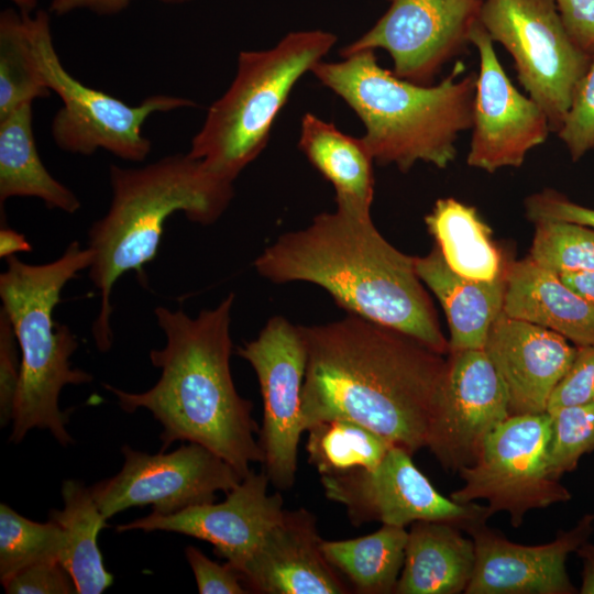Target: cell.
<instances>
[{
  "instance_id": "6da1fadb",
  "label": "cell",
  "mask_w": 594,
  "mask_h": 594,
  "mask_svg": "<svg viewBox=\"0 0 594 594\" xmlns=\"http://www.w3.org/2000/svg\"><path fill=\"white\" fill-rule=\"evenodd\" d=\"M300 329L307 354L300 405L305 431L320 421L348 419L411 454L426 447L444 355L353 314Z\"/></svg>"
},
{
  "instance_id": "7a4b0ae2",
  "label": "cell",
  "mask_w": 594,
  "mask_h": 594,
  "mask_svg": "<svg viewBox=\"0 0 594 594\" xmlns=\"http://www.w3.org/2000/svg\"><path fill=\"white\" fill-rule=\"evenodd\" d=\"M253 265L273 283L318 285L349 314L449 354V340L417 274L416 256L386 241L370 211L337 206L319 213L306 228L279 235Z\"/></svg>"
},
{
  "instance_id": "3957f363",
  "label": "cell",
  "mask_w": 594,
  "mask_h": 594,
  "mask_svg": "<svg viewBox=\"0 0 594 594\" xmlns=\"http://www.w3.org/2000/svg\"><path fill=\"white\" fill-rule=\"evenodd\" d=\"M234 294L196 317L183 309H154L166 337L150 360L161 371L147 391L131 393L105 384L122 410H148L162 426L161 451L176 441L201 444L217 453L244 477L251 463L263 462L253 404L237 391L230 370L231 310Z\"/></svg>"
},
{
  "instance_id": "277c9868",
  "label": "cell",
  "mask_w": 594,
  "mask_h": 594,
  "mask_svg": "<svg viewBox=\"0 0 594 594\" xmlns=\"http://www.w3.org/2000/svg\"><path fill=\"white\" fill-rule=\"evenodd\" d=\"M109 180L110 206L89 228L87 245L92 252L89 279L100 296L91 327L100 352H108L113 342V286L128 272L143 275L144 265L157 253L166 220L182 211L191 222L212 224L234 196L233 183L188 153L166 155L141 167L111 165Z\"/></svg>"
},
{
  "instance_id": "5b68a950",
  "label": "cell",
  "mask_w": 594,
  "mask_h": 594,
  "mask_svg": "<svg viewBox=\"0 0 594 594\" xmlns=\"http://www.w3.org/2000/svg\"><path fill=\"white\" fill-rule=\"evenodd\" d=\"M458 63L438 84L420 85L383 68L374 51L319 62L311 74L355 112L375 163L408 172L417 162L448 167L472 127L476 74Z\"/></svg>"
},
{
  "instance_id": "8992f818",
  "label": "cell",
  "mask_w": 594,
  "mask_h": 594,
  "mask_svg": "<svg viewBox=\"0 0 594 594\" xmlns=\"http://www.w3.org/2000/svg\"><path fill=\"white\" fill-rule=\"evenodd\" d=\"M6 262L0 274L1 310L12 324L21 352L9 440L19 443L37 428L48 430L67 447L74 440L66 428L68 413L59 408L61 392L66 385L90 383L94 377L72 367L78 341L68 326L53 319V311L65 285L90 267L92 252L74 241L53 262L29 264L16 255Z\"/></svg>"
},
{
  "instance_id": "52a82bcc",
  "label": "cell",
  "mask_w": 594,
  "mask_h": 594,
  "mask_svg": "<svg viewBox=\"0 0 594 594\" xmlns=\"http://www.w3.org/2000/svg\"><path fill=\"white\" fill-rule=\"evenodd\" d=\"M336 43L331 32L301 30L289 32L271 48L240 52L234 79L209 107L189 156L233 183L266 146L295 85Z\"/></svg>"
},
{
  "instance_id": "ba28073f",
  "label": "cell",
  "mask_w": 594,
  "mask_h": 594,
  "mask_svg": "<svg viewBox=\"0 0 594 594\" xmlns=\"http://www.w3.org/2000/svg\"><path fill=\"white\" fill-rule=\"evenodd\" d=\"M50 12L28 15V25L38 72L50 91L62 100L51 134L64 152L89 156L98 150L130 162H143L152 150L142 128L154 113L196 107V102L170 95H152L131 106L91 88L67 72L55 50Z\"/></svg>"
},
{
  "instance_id": "9c48e42d",
  "label": "cell",
  "mask_w": 594,
  "mask_h": 594,
  "mask_svg": "<svg viewBox=\"0 0 594 594\" xmlns=\"http://www.w3.org/2000/svg\"><path fill=\"white\" fill-rule=\"evenodd\" d=\"M480 22L510 54L519 84L558 132L592 56L572 41L554 0H483Z\"/></svg>"
},
{
  "instance_id": "30bf717a",
  "label": "cell",
  "mask_w": 594,
  "mask_h": 594,
  "mask_svg": "<svg viewBox=\"0 0 594 594\" xmlns=\"http://www.w3.org/2000/svg\"><path fill=\"white\" fill-rule=\"evenodd\" d=\"M551 418L510 415L487 438L479 459L459 471L463 486L450 497L458 503L487 502L493 514L505 512L518 528L527 513L572 498L546 468Z\"/></svg>"
},
{
  "instance_id": "8fae6325",
  "label": "cell",
  "mask_w": 594,
  "mask_h": 594,
  "mask_svg": "<svg viewBox=\"0 0 594 594\" xmlns=\"http://www.w3.org/2000/svg\"><path fill=\"white\" fill-rule=\"evenodd\" d=\"M411 453L393 446L373 469L321 475L328 499L343 505L351 524L406 527L418 520L447 521L468 530L494 515L487 505L458 503L439 493Z\"/></svg>"
},
{
  "instance_id": "7c38bea8",
  "label": "cell",
  "mask_w": 594,
  "mask_h": 594,
  "mask_svg": "<svg viewBox=\"0 0 594 594\" xmlns=\"http://www.w3.org/2000/svg\"><path fill=\"white\" fill-rule=\"evenodd\" d=\"M122 469L91 486L92 496L109 519L135 506L172 515L190 506L212 503L217 492H229L243 479L208 448L189 442L165 453L150 454L123 446Z\"/></svg>"
},
{
  "instance_id": "4fadbf2b",
  "label": "cell",
  "mask_w": 594,
  "mask_h": 594,
  "mask_svg": "<svg viewBox=\"0 0 594 594\" xmlns=\"http://www.w3.org/2000/svg\"><path fill=\"white\" fill-rule=\"evenodd\" d=\"M254 370L263 399L258 443L271 484L290 488L296 480L306 346L300 326L272 317L257 337L238 349Z\"/></svg>"
},
{
  "instance_id": "5bb4252c",
  "label": "cell",
  "mask_w": 594,
  "mask_h": 594,
  "mask_svg": "<svg viewBox=\"0 0 594 594\" xmlns=\"http://www.w3.org/2000/svg\"><path fill=\"white\" fill-rule=\"evenodd\" d=\"M389 7L341 57L384 50L393 73L420 85L433 84L443 66L471 44L483 0H388Z\"/></svg>"
},
{
  "instance_id": "9a60e30c",
  "label": "cell",
  "mask_w": 594,
  "mask_h": 594,
  "mask_svg": "<svg viewBox=\"0 0 594 594\" xmlns=\"http://www.w3.org/2000/svg\"><path fill=\"white\" fill-rule=\"evenodd\" d=\"M509 416L506 386L485 350L449 352L426 448L443 469L459 472L475 463L490 435Z\"/></svg>"
},
{
  "instance_id": "2e32d148",
  "label": "cell",
  "mask_w": 594,
  "mask_h": 594,
  "mask_svg": "<svg viewBox=\"0 0 594 594\" xmlns=\"http://www.w3.org/2000/svg\"><path fill=\"white\" fill-rule=\"evenodd\" d=\"M471 44L477 50L480 65L466 163L487 173L520 167L527 154L547 141L549 119L536 101L513 85L481 22L471 34Z\"/></svg>"
},
{
  "instance_id": "e0dca14e",
  "label": "cell",
  "mask_w": 594,
  "mask_h": 594,
  "mask_svg": "<svg viewBox=\"0 0 594 594\" xmlns=\"http://www.w3.org/2000/svg\"><path fill=\"white\" fill-rule=\"evenodd\" d=\"M265 471L252 470L226 493L221 503L190 506L172 515H150L117 526V531L162 530L186 535L212 544L218 557L233 565L242 576L267 532L282 519L283 497L267 493Z\"/></svg>"
},
{
  "instance_id": "ac0fdd59",
  "label": "cell",
  "mask_w": 594,
  "mask_h": 594,
  "mask_svg": "<svg viewBox=\"0 0 594 594\" xmlns=\"http://www.w3.org/2000/svg\"><path fill=\"white\" fill-rule=\"evenodd\" d=\"M594 515L585 514L554 540L526 546L508 540L486 522L466 532L475 547V564L466 594H574L565 562L570 553L588 541Z\"/></svg>"
},
{
  "instance_id": "d6986e66",
  "label": "cell",
  "mask_w": 594,
  "mask_h": 594,
  "mask_svg": "<svg viewBox=\"0 0 594 594\" xmlns=\"http://www.w3.org/2000/svg\"><path fill=\"white\" fill-rule=\"evenodd\" d=\"M484 350L506 386L510 415L546 413L576 354L563 336L504 311L492 323Z\"/></svg>"
},
{
  "instance_id": "ffe728a7",
  "label": "cell",
  "mask_w": 594,
  "mask_h": 594,
  "mask_svg": "<svg viewBox=\"0 0 594 594\" xmlns=\"http://www.w3.org/2000/svg\"><path fill=\"white\" fill-rule=\"evenodd\" d=\"M317 519L306 508L284 510L242 573L250 593L346 594L343 576L324 557Z\"/></svg>"
},
{
  "instance_id": "44dd1931",
  "label": "cell",
  "mask_w": 594,
  "mask_h": 594,
  "mask_svg": "<svg viewBox=\"0 0 594 594\" xmlns=\"http://www.w3.org/2000/svg\"><path fill=\"white\" fill-rule=\"evenodd\" d=\"M503 311L552 330L575 346L594 344V304L529 255L508 263Z\"/></svg>"
},
{
  "instance_id": "7402d4cb",
  "label": "cell",
  "mask_w": 594,
  "mask_h": 594,
  "mask_svg": "<svg viewBox=\"0 0 594 594\" xmlns=\"http://www.w3.org/2000/svg\"><path fill=\"white\" fill-rule=\"evenodd\" d=\"M507 268L493 279H471L449 267L437 244L427 255L416 256L418 276L446 314L449 352L484 349L491 326L503 311Z\"/></svg>"
},
{
  "instance_id": "603a6c76",
  "label": "cell",
  "mask_w": 594,
  "mask_h": 594,
  "mask_svg": "<svg viewBox=\"0 0 594 594\" xmlns=\"http://www.w3.org/2000/svg\"><path fill=\"white\" fill-rule=\"evenodd\" d=\"M461 528L437 520L411 524L396 594H459L474 571L475 547Z\"/></svg>"
},
{
  "instance_id": "cb8c5ba5",
  "label": "cell",
  "mask_w": 594,
  "mask_h": 594,
  "mask_svg": "<svg viewBox=\"0 0 594 594\" xmlns=\"http://www.w3.org/2000/svg\"><path fill=\"white\" fill-rule=\"evenodd\" d=\"M298 147L332 184L337 206L371 210L374 160L362 138L345 134L333 123L307 112L301 118Z\"/></svg>"
},
{
  "instance_id": "d4e9b609",
  "label": "cell",
  "mask_w": 594,
  "mask_h": 594,
  "mask_svg": "<svg viewBox=\"0 0 594 594\" xmlns=\"http://www.w3.org/2000/svg\"><path fill=\"white\" fill-rule=\"evenodd\" d=\"M13 197H33L48 209L75 213L76 194L54 178L37 152L33 132L32 103L0 119V204Z\"/></svg>"
},
{
  "instance_id": "484cf974",
  "label": "cell",
  "mask_w": 594,
  "mask_h": 594,
  "mask_svg": "<svg viewBox=\"0 0 594 594\" xmlns=\"http://www.w3.org/2000/svg\"><path fill=\"white\" fill-rule=\"evenodd\" d=\"M63 508L51 509L48 519L56 522L64 534V546L58 561L70 574L78 594L103 593L113 576L103 564L97 537L108 528L90 487L77 480H66L62 485Z\"/></svg>"
},
{
  "instance_id": "4316f807",
  "label": "cell",
  "mask_w": 594,
  "mask_h": 594,
  "mask_svg": "<svg viewBox=\"0 0 594 594\" xmlns=\"http://www.w3.org/2000/svg\"><path fill=\"white\" fill-rule=\"evenodd\" d=\"M429 233L449 267L471 279L488 280L508 265L491 228L475 207L452 197L440 198L425 217Z\"/></svg>"
},
{
  "instance_id": "83f0119b",
  "label": "cell",
  "mask_w": 594,
  "mask_h": 594,
  "mask_svg": "<svg viewBox=\"0 0 594 594\" xmlns=\"http://www.w3.org/2000/svg\"><path fill=\"white\" fill-rule=\"evenodd\" d=\"M408 539L405 527L383 525L377 531L348 540L321 542L327 560L362 594L394 593Z\"/></svg>"
},
{
  "instance_id": "f1b7e54d",
  "label": "cell",
  "mask_w": 594,
  "mask_h": 594,
  "mask_svg": "<svg viewBox=\"0 0 594 594\" xmlns=\"http://www.w3.org/2000/svg\"><path fill=\"white\" fill-rule=\"evenodd\" d=\"M306 431L309 462L320 476L373 469L394 446L365 426L348 419L320 421Z\"/></svg>"
},
{
  "instance_id": "f546056e",
  "label": "cell",
  "mask_w": 594,
  "mask_h": 594,
  "mask_svg": "<svg viewBox=\"0 0 594 594\" xmlns=\"http://www.w3.org/2000/svg\"><path fill=\"white\" fill-rule=\"evenodd\" d=\"M51 91L38 72L28 15L7 9L0 14V119Z\"/></svg>"
},
{
  "instance_id": "4dcf8cb0",
  "label": "cell",
  "mask_w": 594,
  "mask_h": 594,
  "mask_svg": "<svg viewBox=\"0 0 594 594\" xmlns=\"http://www.w3.org/2000/svg\"><path fill=\"white\" fill-rule=\"evenodd\" d=\"M64 546L62 528L53 520L33 521L0 504V581L40 562L58 560Z\"/></svg>"
},
{
  "instance_id": "1f68e13d",
  "label": "cell",
  "mask_w": 594,
  "mask_h": 594,
  "mask_svg": "<svg viewBox=\"0 0 594 594\" xmlns=\"http://www.w3.org/2000/svg\"><path fill=\"white\" fill-rule=\"evenodd\" d=\"M529 256L542 268L563 275L594 271V229L566 221L535 223Z\"/></svg>"
},
{
  "instance_id": "d6a6232c",
  "label": "cell",
  "mask_w": 594,
  "mask_h": 594,
  "mask_svg": "<svg viewBox=\"0 0 594 594\" xmlns=\"http://www.w3.org/2000/svg\"><path fill=\"white\" fill-rule=\"evenodd\" d=\"M551 436L546 468L551 479L560 480L573 471L584 454L594 451V402L547 411Z\"/></svg>"
},
{
  "instance_id": "836d02e7",
  "label": "cell",
  "mask_w": 594,
  "mask_h": 594,
  "mask_svg": "<svg viewBox=\"0 0 594 594\" xmlns=\"http://www.w3.org/2000/svg\"><path fill=\"white\" fill-rule=\"evenodd\" d=\"M557 134L574 162L594 150V54Z\"/></svg>"
},
{
  "instance_id": "e575fe53",
  "label": "cell",
  "mask_w": 594,
  "mask_h": 594,
  "mask_svg": "<svg viewBox=\"0 0 594 594\" xmlns=\"http://www.w3.org/2000/svg\"><path fill=\"white\" fill-rule=\"evenodd\" d=\"M594 402V344L576 346L574 360L551 394L547 411Z\"/></svg>"
},
{
  "instance_id": "d590c367",
  "label": "cell",
  "mask_w": 594,
  "mask_h": 594,
  "mask_svg": "<svg viewBox=\"0 0 594 594\" xmlns=\"http://www.w3.org/2000/svg\"><path fill=\"white\" fill-rule=\"evenodd\" d=\"M8 594H69L76 593L70 574L58 560L35 563L8 580Z\"/></svg>"
},
{
  "instance_id": "8d00e7d4",
  "label": "cell",
  "mask_w": 594,
  "mask_h": 594,
  "mask_svg": "<svg viewBox=\"0 0 594 594\" xmlns=\"http://www.w3.org/2000/svg\"><path fill=\"white\" fill-rule=\"evenodd\" d=\"M185 557L195 575L200 594H245L250 591L242 585L239 571L229 562L220 564L204 554L198 548L188 546Z\"/></svg>"
},
{
  "instance_id": "74e56055",
  "label": "cell",
  "mask_w": 594,
  "mask_h": 594,
  "mask_svg": "<svg viewBox=\"0 0 594 594\" xmlns=\"http://www.w3.org/2000/svg\"><path fill=\"white\" fill-rule=\"evenodd\" d=\"M19 344L12 324L0 310V425L7 427L12 420L14 400L20 383Z\"/></svg>"
},
{
  "instance_id": "f35d334b",
  "label": "cell",
  "mask_w": 594,
  "mask_h": 594,
  "mask_svg": "<svg viewBox=\"0 0 594 594\" xmlns=\"http://www.w3.org/2000/svg\"><path fill=\"white\" fill-rule=\"evenodd\" d=\"M526 217L534 223L566 221L594 229V209L575 204L553 189H543L525 201Z\"/></svg>"
},
{
  "instance_id": "ab89813d",
  "label": "cell",
  "mask_w": 594,
  "mask_h": 594,
  "mask_svg": "<svg viewBox=\"0 0 594 594\" xmlns=\"http://www.w3.org/2000/svg\"><path fill=\"white\" fill-rule=\"evenodd\" d=\"M572 41L588 55L594 54V0H554Z\"/></svg>"
},
{
  "instance_id": "60d3db41",
  "label": "cell",
  "mask_w": 594,
  "mask_h": 594,
  "mask_svg": "<svg viewBox=\"0 0 594 594\" xmlns=\"http://www.w3.org/2000/svg\"><path fill=\"white\" fill-rule=\"evenodd\" d=\"M132 0H52L50 13L66 15L86 10L98 15H114L124 11Z\"/></svg>"
},
{
  "instance_id": "b9f144b4",
  "label": "cell",
  "mask_w": 594,
  "mask_h": 594,
  "mask_svg": "<svg viewBox=\"0 0 594 594\" xmlns=\"http://www.w3.org/2000/svg\"><path fill=\"white\" fill-rule=\"evenodd\" d=\"M31 251L32 245L22 233L9 228L8 226L1 227L0 256L2 258L6 260L10 256L16 255V253Z\"/></svg>"
},
{
  "instance_id": "7bdbcfd3",
  "label": "cell",
  "mask_w": 594,
  "mask_h": 594,
  "mask_svg": "<svg viewBox=\"0 0 594 594\" xmlns=\"http://www.w3.org/2000/svg\"><path fill=\"white\" fill-rule=\"evenodd\" d=\"M560 278L584 299L594 304V271L563 274Z\"/></svg>"
},
{
  "instance_id": "ee69618b",
  "label": "cell",
  "mask_w": 594,
  "mask_h": 594,
  "mask_svg": "<svg viewBox=\"0 0 594 594\" xmlns=\"http://www.w3.org/2000/svg\"><path fill=\"white\" fill-rule=\"evenodd\" d=\"M582 559H583L582 584L579 592L581 594H594V559L593 558H582Z\"/></svg>"
},
{
  "instance_id": "f6af8a7d",
  "label": "cell",
  "mask_w": 594,
  "mask_h": 594,
  "mask_svg": "<svg viewBox=\"0 0 594 594\" xmlns=\"http://www.w3.org/2000/svg\"><path fill=\"white\" fill-rule=\"evenodd\" d=\"M18 7L19 12L24 15H31L36 7V0H11Z\"/></svg>"
},
{
  "instance_id": "bcb514c9",
  "label": "cell",
  "mask_w": 594,
  "mask_h": 594,
  "mask_svg": "<svg viewBox=\"0 0 594 594\" xmlns=\"http://www.w3.org/2000/svg\"><path fill=\"white\" fill-rule=\"evenodd\" d=\"M581 558H593L594 559V543L586 541L583 543L576 551Z\"/></svg>"
},
{
  "instance_id": "7dc6e473",
  "label": "cell",
  "mask_w": 594,
  "mask_h": 594,
  "mask_svg": "<svg viewBox=\"0 0 594 594\" xmlns=\"http://www.w3.org/2000/svg\"><path fill=\"white\" fill-rule=\"evenodd\" d=\"M164 4H183L193 0H156Z\"/></svg>"
}]
</instances>
